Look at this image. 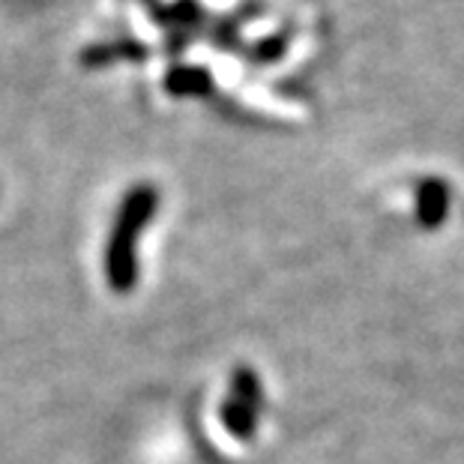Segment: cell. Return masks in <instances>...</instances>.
Returning a JSON list of instances; mask_svg holds the SVG:
<instances>
[{
    "label": "cell",
    "mask_w": 464,
    "mask_h": 464,
    "mask_svg": "<svg viewBox=\"0 0 464 464\" xmlns=\"http://www.w3.org/2000/svg\"><path fill=\"white\" fill-rule=\"evenodd\" d=\"M156 204H160V195H156L153 186H135V189L126 195L121 210H117L114 228H111V240H108L105 249V273H108V285L114 291H130L135 279H138V240H141L144 225L153 219Z\"/></svg>",
    "instance_id": "1"
},
{
    "label": "cell",
    "mask_w": 464,
    "mask_h": 464,
    "mask_svg": "<svg viewBox=\"0 0 464 464\" xmlns=\"http://www.w3.org/2000/svg\"><path fill=\"white\" fill-rule=\"evenodd\" d=\"M258 411H261V383L249 369H240L234 374V392L222 411L225 429L240 440L252 438L255 429H258Z\"/></svg>",
    "instance_id": "2"
},
{
    "label": "cell",
    "mask_w": 464,
    "mask_h": 464,
    "mask_svg": "<svg viewBox=\"0 0 464 464\" xmlns=\"http://www.w3.org/2000/svg\"><path fill=\"white\" fill-rule=\"evenodd\" d=\"M147 57V48L141 43H132V39H117V43H96L82 52V63L91 69L108 66L114 61H141Z\"/></svg>",
    "instance_id": "3"
},
{
    "label": "cell",
    "mask_w": 464,
    "mask_h": 464,
    "mask_svg": "<svg viewBox=\"0 0 464 464\" xmlns=\"http://www.w3.org/2000/svg\"><path fill=\"white\" fill-rule=\"evenodd\" d=\"M213 78L201 66H174L165 75V91L174 96H204L210 93Z\"/></svg>",
    "instance_id": "4"
},
{
    "label": "cell",
    "mask_w": 464,
    "mask_h": 464,
    "mask_svg": "<svg viewBox=\"0 0 464 464\" xmlns=\"http://www.w3.org/2000/svg\"><path fill=\"white\" fill-rule=\"evenodd\" d=\"M450 207V189L440 180H426L420 183L417 189V210H420V222L434 228V225L443 222Z\"/></svg>",
    "instance_id": "5"
},
{
    "label": "cell",
    "mask_w": 464,
    "mask_h": 464,
    "mask_svg": "<svg viewBox=\"0 0 464 464\" xmlns=\"http://www.w3.org/2000/svg\"><path fill=\"white\" fill-rule=\"evenodd\" d=\"M282 54H285V36H270V39H264V45L255 48L258 61H276V57H282Z\"/></svg>",
    "instance_id": "6"
}]
</instances>
